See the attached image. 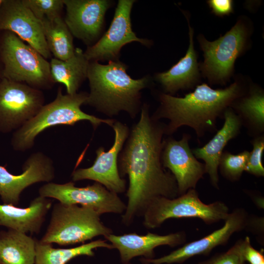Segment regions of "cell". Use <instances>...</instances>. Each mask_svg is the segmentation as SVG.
Instances as JSON below:
<instances>
[{
  "label": "cell",
  "mask_w": 264,
  "mask_h": 264,
  "mask_svg": "<svg viewBox=\"0 0 264 264\" xmlns=\"http://www.w3.org/2000/svg\"><path fill=\"white\" fill-rule=\"evenodd\" d=\"M64 21L72 35L88 46L93 45L103 28L110 2L106 0H63Z\"/></svg>",
  "instance_id": "e0dca14e"
},
{
  "label": "cell",
  "mask_w": 264,
  "mask_h": 264,
  "mask_svg": "<svg viewBox=\"0 0 264 264\" xmlns=\"http://www.w3.org/2000/svg\"><path fill=\"white\" fill-rule=\"evenodd\" d=\"M240 241L241 252L245 262H248L250 264H264L263 249L258 250L254 248L248 236Z\"/></svg>",
  "instance_id": "4dcf8cb0"
},
{
  "label": "cell",
  "mask_w": 264,
  "mask_h": 264,
  "mask_svg": "<svg viewBox=\"0 0 264 264\" xmlns=\"http://www.w3.org/2000/svg\"><path fill=\"white\" fill-rule=\"evenodd\" d=\"M36 239L8 229L0 232V264H35Z\"/></svg>",
  "instance_id": "603a6c76"
},
{
  "label": "cell",
  "mask_w": 264,
  "mask_h": 264,
  "mask_svg": "<svg viewBox=\"0 0 264 264\" xmlns=\"http://www.w3.org/2000/svg\"><path fill=\"white\" fill-rule=\"evenodd\" d=\"M48 48L53 58L65 60L74 53L73 36L61 16L40 21Z\"/></svg>",
  "instance_id": "d4e9b609"
},
{
  "label": "cell",
  "mask_w": 264,
  "mask_h": 264,
  "mask_svg": "<svg viewBox=\"0 0 264 264\" xmlns=\"http://www.w3.org/2000/svg\"><path fill=\"white\" fill-rule=\"evenodd\" d=\"M104 238L114 249L118 250L122 264L130 263L134 258L139 256L148 259L154 258L156 247L162 245L174 247L186 241L184 231L164 235L151 232L144 235L131 233L116 235L112 233Z\"/></svg>",
  "instance_id": "ac0fdd59"
},
{
  "label": "cell",
  "mask_w": 264,
  "mask_h": 264,
  "mask_svg": "<svg viewBox=\"0 0 264 264\" xmlns=\"http://www.w3.org/2000/svg\"><path fill=\"white\" fill-rule=\"evenodd\" d=\"M124 264H132V263L130 262V263H128ZM141 264H146V263H141Z\"/></svg>",
  "instance_id": "836d02e7"
},
{
  "label": "cell",
  "mask_w": 264,
  "mask_h": 264,
  "mask_svg": "<svg viewBox=\"0 0 264 264\" xmlns=\"http://www.w3.org/2000/svg\"><path fill=\"white\" fill-rule=\"evenodd\" d=\"M253 149L249 155L245 172L255 176H264V168L262 162V156L264 149L263 135L256 136L252 141Z\"/></svg>",
  "instance_id": "f1b7e54d"
},
{
  "label": "cell",
  "mask_w": 264,
  "mask_h": 264,
  "mask_svg": "<svg viewBox=\"0 0 264 264\" xmlns=\"http://www.w3.org/2000/svg\"><path fill=\"white\" fill-rule=\"evenodd\" d=\"M248 32L245 23L239 21L214 41L198 37L204 56L200 68L211 83L224 84L229 80L237 58L245 49Z\"/></svg>",
  "instance_id": "ba28073f"
},
{
  "label": "cell",
  "mask_w": 264,
  "mask_h": 264,
  "mask_svg": "<svg viewBox=\"0 0 264 264\" xmlns=\"http://www.w3.org/2000/svg\"><path fill=\"white\" fill-rule=\"evenodd\" d=\"M249 155V152L246 150L237 154L224 151L219 160L218 170L227 180L237 181L245 171Z\"/></svg>",
  "instance_id": "4316f807"
},
{
  "label": "cell",
  "mask_w": 264,
  "mask_h": 264,
  "mask_svg": "<svg viewBox=\"0 0 264 264\" xmlns=\"http://www.w3.org/2000/svg\"><path fill=\"white\" fill-rule=\"evenodd\" d=\"M39 196L57 199L67 205H81L90 208L101 215L105 213L122 215L126 208L118 194L97 182L84 187L75 186L73 182L64 184L48 182L39 190Z\"/></svg>",
  "instance_id": "30bf717a"
},
{
  "label": "cell",
  "mask_w": 264,
  "mask_h": 264,
  "mask_svg": "<svg viewBox=\"0 0 264 264\" xmlns=\"http://www.w3.org/2000/svg\"><path fill=\"white\" fill-rule=\"evenodd\" d=\"M115 133L113 145L108 151L99 147L92 166L79 168L71 174L73 181L88 179L101 184L115 194L123 193L126 190V181L121 177L118 167V158L130 132L128 127L119 122L112 126Z\"/></svg>",
  "instance_id": "8fae6325"
},
{
  "label": "cell",
  "mask_w": 264,
  "mask_h": 264,
  "mask_svg": "<svg viewBox=\"0 0 264 264\" xmlns=\"http://www.w3.org/2000/svg\"><path fill=\"white\" fill-rule=\"evenodd\" d=\"M134 2L132 0L118 1L110 28L84 52L88 61H115L121 48L125 44L132 42L143 44H148L147 40L138 38L132 30L130 15Z\"/></svg>",
  "instance_id": "5bb4252c"
},
{
  "label": "cell",
  "mask_w": 264,
  "mask_h": 264,
  "mask_svg": "<svg viewBox=\"0 0 264 264\" xmlns=\"http://www.w3.org/2000/svg\"><path fill=\"white\" fill-rule=\"evenodd\" d=\"M224 122L213 137L204 146L194 149L192 152L196 157L204 162L205 173L209 176L211 184L218 188V165L220 157L229 141L240 133L242 122L235 111L228 108L224 112Z\"/></svg>",
  "instance_id": "d6986e66"
},
{
  "label": "cell",
  "mask_w": 264,
  "mask_h": 264,
  "mask_svg": "<svg viewBox=\"0 0 264 264\" xmlns=\"http://www.w3.org/2000/svg\"><path fill=\"white\" fill-rule=\"evenodd\" d=\"M189 45L185 55L168 70L156 75L164 89L174 94L180 89L192 87L199 76L197 53L194 49L193 29L189 24Z\"/></svg>",
  "instance_id": "44dd1931"
},
{
  "label": "cell",
  "mask_w": 264,
  "mask_h": 264,
  "mask_svg": "<svg viewBox=\"0 0 264 264\" xmlns=\"http://www.w3.org/2000/svg\"><path fill=\"white\" fill-rule=\"evenodd\" d=\"M0 62L2 78L41 90L55 84L49 62L10 31H0Z\"/></svg>",
  "instance_id": "5b68a950"
},
{
  "label": "cell",
  "mask_w": 264,
  "mask_h": 264,
  "mask_svg": "<svg viewBox=\"0 0 264 264\" xmlns=\"http://www.w3.org/2000/svg\"><path fill=\"white\" fill-rule=\"evenodd\" d=\"M100 216L90 208L56 203L46 231L40 241L67 246L112 234V230L101 221Z\"/></svg>",
  "instance_id": "8992f818"
},
{
  "label": "cell",
  "mask_w": 264,
  "mask_h": 264,
  "mask_svg": "<svg viewBox=\"0 0 264 264\" xmlns=\"http://www.w3.org/2000/svg\"><path fill=\"white\" fill-rule=\"evenodd\" d=\"M88 96L85 92L64 94L59 88L53 101L44 105L35 116L13 132L11 140L12 148L18 152L31 149L36 137L52 126H73L78 122L88 121L94 129L102 123L112 127L115 122L113 119L100 118L81 110V106L86 105Z\"/></svg>",
  "instance_id": "277c9868"
},
{
  "label": "cell",
  "mask_w": 264,
  "mask_h": 264,
  "mask_svg": "<svg viewBox=\"0 0 264 264\" xmlns=\"http://www.w3.org/2000/svg\"><path fill=\"white\" fill-rule=\"evenodd\" d=\"M50 71L54 83L63 84L67 94L77 93L83 82L87 78L89 61L80 48L75 49L70 58L61 60L52 58L49 62Z\"/></svg>",
  "instance_id": "7402d4cb"
},
{
  "label": "cell",
  "mask_w": 264,
  "mask_h": 264,
  "mask_svg": "<svg viewBox=\"0 0 264 264\" xmlns=\"http://www.w3.org/2000/svg\"><path fill=\"white\" fill-rule=\"evenodd\" d=\"M23 4L39 21L61 16L63 0H22Z\"/></svg>",
  "instance_id": "83f0119b"
},
{
  "label": "cell",
  "mask_w": 264,
  "mask_h": 264,
  "mask_svg": "<svg viewBox=\"0 0 264 264\" xmlns=\"http://www.w3.org/2000/svg\"><path fill=\"white\" fill-rule=\"evenodd\" d=\"M233 106L237 112L242 125L244 124L251 135L257 136L264 131V95L261 90L254 89Z\"/></svg>",
  "instance_id": "484cf974"
},
{
  "label": "cell",
  "mask_w": 264,
  "mask_h": 264,
  "mask_svg": "<svg viewBox=\"0 0 264 264\" xmlns=\"http://www.w3.org/2000/svg\"><path fill=\"white\" fill-rule=\"evenodd\" d=\"M240 84L234 82L223 89H213L203 83L183 97L162 93L160 105L152 117L158 120H169L165 126V133L172 134L179 128L187 126L192 128L198 137L207 132L217 129V119L242 95Z\"/></svg>",
  "instance_id": "7a4b0ae2"
},
{
  "label": "cell",
  "mask_w": 264,
  "mask_h": 264,
  "mask_svg": "<svg viewBox=\"0 0 264 264\" xmlns=\"http://www.w3.org/2000/svg\"><path fill=\"white\" fill-rule=\"evenodd\" d=\"M241 249V241H238L227 251L214 255L198 264H244Z\"/></svg>",
  "instance_id": "f546056e"
},
{
  "label": "cell",
  "mask_w": 264,
  "mask_h": 264,
  "mask_svg": "<svg viewBox=\"0 0 264 264\" xmlns=\"http://www.w3.org/2000/svg\"><path fill=\"white\" fill-rule=\"evenodd\" d=\"M2 78V67H1V63L0 62V80H1V79Z\"/></svg>",
  "instance_id": "d6a6232c"
},
{
  "label": "cell",
  "mask_w": 264,
  "mask_h": 264,
  "mask_svg": "<svg viewBox=\"0 0 264 264\" xmlns=\"http://www.w3.org/2000/svg\"><path fill=\"white\" fill-rule=\"evenodd\" d=\"M3 0H0V6L3 2Z\"/></svg>",
  "instance_id": "e575fe53"
},
{
  "label": "cell",
  "mask_w": 264,
  "mask_h": 264,
  "mask_svg": "<svg viewBox=\"0 0 264 264\" xmlns=\"http://www.w3.org/2000/svg\"><path fill=\"white\" fill-rule=\"evenodd\" d=\"M229 213L224 202L217 201L206 204L201 200L195 189H190L173 198L159 197L154 199L142 216L143 224L147 229H154L170 219L191 218L211 224L224 220Z\"/></svg>",
  "instance_id": "52a82bcc"
},
{
  "label": "cell",
  "mask_w": 264,
  "mask_h": 264,
  "mask_svg": "<svg viewBox=\"0 0 264 264\" xmlns=\"http://www.w3.org/2000/svg\"><path fill=\"white\" fill-rule=\"evenodd\" d=\"M2 31L15 34L44 58H51L40 21L22 0H3L0 8V31Z\"/></svg>",
  "instance_id": "2e32d148"
},
{
  "label": "cell",
  "mask_w": 264,
  "mask_h": 264,
  "mask_svg": "<svg viewBox=\"0 0 264 264\" xmlns=\"http://www.w3.org/2000/svg\"><path fill=\"white\" fill-rule=\"evenodd\" d=\"M165 126L150 117L145 105L119 154V174L121 177L127 175L129 180L128 201L122 215V222L126 226L136 217H142L155 198H173L179 196L174 176L161 163Z\"/></svg>",
  "instance_id": "6da1fadb"
},
{
  "label": "cell",
  "mask_w": 264,
  "mask_h": 264,
  "mask_svg": "<svg viewBox=\"0 0 264 264\" xmlns=\"http://www.w3.org/2000/svg\"><path fill=\"white\" fill-rule=\"evenodd\" d=\"M249 216L243 208H238L229 213L224 225L210 234L186 243L169 254L157 258L139 259L147 264H181L197 255H208L219 245L226 244L232 235L245 229Z\"/></svg>",
  "instance_id": "7c38bea8"
},
{
  "label": "cell",
  "mask_w": 264,
  "mask_h": 264,
  "mask_svg": "<svg viewBox=\"0 0 264 264\" xmlns=\"http://www.w3.org/2000/svg\"><path fill=\"white\" fill-rule=\"evenodd\" d=\"M190 138L189 134L184 133L179 140L169 138L163 143L161 163L174 176L179 196L190 189H195L206 174L204 164L197 160L190 148Z\"/></svg>",
  "instance_id": "4fadbf2b"
},
{
  "label": "cell",
  "mask_w": 264,
  "mask_h": 264,
  "mask_svg": "<svg viewBox=\"0 0 264 264\" xmlns=\"http://www.w3.org/2000/svg\"><path fill=\"white\" fill-rule=\"evenodd\" d=\"M42 90L2 78L0 80V132H14L44 105Z\"/></svg>",
  "instance_id": "9c48e42d"
},
{
  "label": "cell",
  "mask_w": 264,
  "mask_h": 264,
  "mask_svg": "<svg viewBox=\"0 0 264 264\" xmlns=\"http://www.w3.org/2000/svg\"><path fill=\"white\" fill-rule=\"evenodd\" d=\"M126 66L118 61H110L107 65L89 62L87 78L90 92L86 104L109 116L127 112L134 118L138 111L140 90L148 85L147 77L132 78Z\"/></svg>",
  "instance_id": "3957f363"
},
{
  "label": "cell",
  "mask_w": 264,
  "mask_h": 264,
  "mask_svg": "<svg viewBox=\"0 0 264 264\" xmlns=\"http://www.w3.org/2000/svg\"><path fill=\"white\" fill-rule=\"evenodd\" d=\"M207 3L216 15L222 17L233 12V1L231 0H209Z\"/></svg>",
  "instance_id": "1f68e13d"
},
{
  "label": "cell",
  "mask_w": 264,
  "mask_h": 264,
  "mask_svg": "<svg viewBox=\"0 0 264 264\" xmlns=\"http://www.w3.org/2000/svg\"><path fill=\"white\" fill-rule=\"evenodd\" d=\"M55 177L53 160L41 152L32 153L22 166L20 175L10 173L0 165V197L3 204L17 206L22 192L32 184L50 182Z\"/></svg>",
  "instance_id": "9a60e30c"
},
{
  "label": "cell",
  "mask_w": 264,
  "mask_h": 264,
  "mask_svg": "<svg viewBox=\"0 0 264 264\" xmlns=\"http://www.w3.org/2000/svg\"><path fill=\"white\" fill-rule=\"evenodd\" d=\"M51 205L50 199L40 196L26 208L0 204V226L26 234H38Z\"/></svg>",
  "instance_id": "ffe728a7"
},
{
  "label": "cell",
  "mask_w": 264,
  "mask_h": 264,
  "mask_svg": "<svg viewBox=\"0 0 264 264\" xmlns=\"http://www.w3.org/2000/svg\"><path fill=\"white\" fill-rule=\"evenodd\" d=\"M98 248L114 249L106 240L99 239L69 248H55L50 243L36 240L35 264H66L80 256L93 257L94 250Z\"/></svg>",
  "instance_id": "cb8c5ba5"
}]
</instances>
